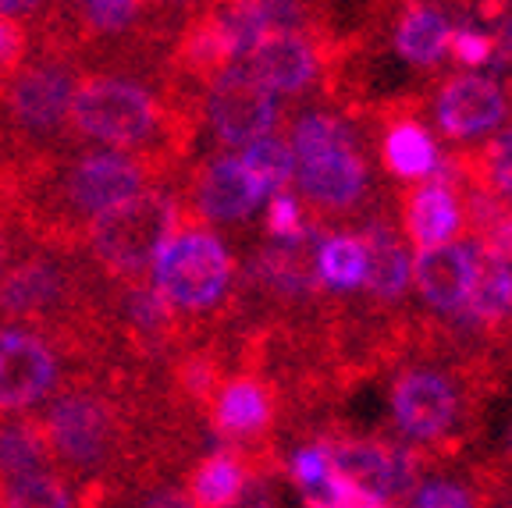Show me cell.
I'll return each mask as SVG.
<instances>
[{
    "label": "cell",
    "mask_w": 512,
    "mask_h": 508,
    "mask_svg": "<svg viewBox=\"0 0 512 508\" xmlns=\"http://www.w3.org/2000/svg\"><path fill=\"white\" fill-rule=\"evenodd\" d=\"M288 146L296 157L292 192L303 199L306 214L317 217H356L374 203L367 135L360 121L331 107H306L288 125Z\"/></svg>",
    "instance_id": "obj_1"
},
{
    "label": "cell",
    "mask_w": 512,
    "mask_h": 508,
    "mask_svg": "<svg viewBox=\"0 0 512 508\" xmlns=\"http://www.w3.org/2000/svg\"><path fill=\"white\" fill-rule=\"evenodd\" d=\"M153 288L171 306V313L217 310L235 281L232 249L207 228H178L153 260Z\"/></svg>",
    "instance_id": "obj_2"
},
{
    "label": "cell",
    "mask_w": 512,
    "mask_h": 508,
    "mask_svg": "<svg viewBox=\"0 0 512 508\" xmlns=\"http://www.w3.org/2000/svg\"><path fill=\"white\" fill-rule=\"evenodd\" d=\"M178 231V203L168 192H139L89 221V249L114 278H139Z\"/></svg>",
    "instance_id": "obj_3"
},
{
    "label": "cell",
    "mask_w": 512,
    "mask_h": 508,
    "mask_svg": "<svg viewBox=\"0 0 512 508\" xmlns=\"http://www.w3.org/2000/svg\"><path fill=\"white\" fill-rule=\"evenodd\" d=\"M75 128L93 143H104L111 150L146 143L160 125V107L150 89L118 75H96L75 86L72 114Z\"/></svg>",
    "instance_id": "obj_4"
},
{
    "label": "cell",
    "mask_w": 512,
    "mask_h": 508,
    "mask_svg": "<svg viewBox=\"0 0 512 508\" xmlns=\"http://www.w3.org/2000/svg\"><path fill=\"white\" fill-rule=\"evenodd\" d=\"M427 125L448 146L473 150L512 121V93L491 72H452L438 82L431 96Z\"/></svg>",
    "instance_id": "obj_5"
},
{
    "label": "cell",
    "mask_w": 512,
    "mask_h": 508,
    "mask_svg": "<svg viewBox=\"0 0 512 508\" xmlns=\"http://www.w3.org/2000/svg\"><path fill=\"white\" fill-rule=\"evenodd\" d=\"M203 118L214 139L228 150H246L249 143L278 132L281 96L249 72L246 61H228L207 79Z\"/></svg>",
    "instance_id": "obj_6"
},
{
    "label": "cell",
    "mask_w": 512,
    "mask_h": 508,
    "mask_svg": "<svg viewBox=\"0 0 512 508\" xmlns=\"http://www.w3.org/2000/svg\"><path fill=\"white\" fill-rule=\"evenodd\" d=\"M331 462L349 480L370 505H388V501L409 494L420 484V459L413 448L392 437L374 434H349V437H328Z\"/></svg>",
    "instance_id": "obj_7"
},
{
    "label": "cell",
    "mask_w": 512,
    "mask_h": 508,
    "mask_svg": "<svg viewBox=\"0 0 512 508\" xmlns=\"http://www.w3.org/2000/svg\"><path fill=\"white\" fill-rule=\"evenodd\" d=\"M50 452L75 469H96L118 445V416L93 391H68L50 405L43 420Z\"/></svg>",
    "instance_id": "obj_8"
},
{
    "label": "cell",
    "mask_w": 512,
    "mask_h": 508,
    "mask_svg": "<svg viewBox=\"0 0 512 508\" xmlns=\"http://www.w3.org/2000/svg\"><path fill=\"white\" fill-rule=\"evenodd\" d=\"M61 377L54 345L25 327L0 331V413H18L43 402Z\"/></svg>",
    "instance_id": "obj_9"
},
{
    "label": "cell",
    "mask_w": 512,
    "mask_h": 508,
    "mask_svg": "<svg viewBox=\"0 0 512 508\" xmlns=\"http://www.w3.org/2000/svg\"><path fill=\"white\" fill-rule=\"evenodd\" d=\"M146 185V171L125 150H96L79 157L64 178V199L75 214L89 217L118 207L125 199L139 196Z\"/></svg>",
    "instance_id": "obj_10"
},
{
    "label": "cell",
    "mask_w": 512,
    "mask_h": 508,
    "mask_svg": "<svg viewBox=\"0 0 512 508\" xmlns=\"http://www.w3.org/2000/svg\"><path fill=\"white\" fill-rule=\"evenodd\" d=\"M242 61L281 100L285 96H306L324 79V54H320V43L306 29L267 32Z\"/></svg>",
    "instance_id": "obj_11"
},
{
    "label": "cell",
    "mask_w": 512,
    "mask_h": 508,
    "mask_svg": "<svg viewBox=\"0 0 512 508\" xmlns=\"http://www.w3.org/2000/svg\"><path fill=\"white\" fill-rule=\"evenodd\" d=\"M395 221L406 235L409 246L431 249L456 242L466 231L463 199L459 189L445 178H424V182H409V189L395 203Z\"/></svg>",
    "instance_id": "obj_12"
},
{
    "label": "cell",
    "mask_w": 512,
    "mask_h": 508,
    "mask_svg": "<svg viewBox=\"0 0 512 508\" xmlns=\"http://www.w3.org/2000/svg\"><path fill=\"white\" fill-rule=\"evenodd\" d=\"M192 203L200 210V217L214 224H239L249 221L256 210L267 203V192L260 189L249 167L242 164L239 153H224L214 157L192 185Z\"/></svg>",
    "instance_id": "obj_13"
},
{
    "label": "cell",
    "mask_w": 512,
    "mask_h": 508,
    "mask_svg": "<svg viewBox=\"0 0 512 508\" xmlns=\"http://www.w3.org/2000/svg\"><path fill=\"white\" fill-rule=\"evenodd\" d=\"M456 18L441 0H406L392 22V50L413 72H438L448 61Z\"/></svg>",
    "instance_id": "obj_14"
},
{
    "label": "cell",
    "mask_w": 512,
    "mask_h": 508,
    "mask_svg": "<svg viewBox=\"0 0 512 508\" xmlns=\"http://www.w3.org/2000/svg\"><path fill=\"white\" fill-rule=\"evenodd\" d=\"M470 274H473L470 239L420 249L413 260V288L420 292L424 306L438 320L456 317V313L466 310Z\"/></svg>",
    "instance_id": "obj_15"
},
{
    "label": "cell",
    "mask_w": 512,
    "mask_h": 508,
    "mask_svg": "<svg viewBox=\"0 0 512 508\" xmlns=\"http://www.w3.org/2000/svg\"><path fill=\"white\" fill-rule=\"evenodd\" d=\"M441 146L434 128L416 114H388L377 135V160L395 182H424L441 167Z\"/></svg>",
    "instance_id": "obj_16"
},
{
    "label": "cell",
    "mask_w": 512,
    "mask_h": 508,
    "mask_svg": "<svg viewBox=\"0 0 512 508\" xmlns=\"http://www.w3.org/2000/svg\"><path fill=\"white\" fill-rule=\"evenodd\" d=\"M75 79L57 64H36L11 82V114L29 132H54L72 114Z\"/></svg>",
    "instance_id": "obj_17"
},
{
    "label": "cell",
    "mask_w": 512,
    "mask_h": 508,
    "mask_svg": "<svg viewBox=\"0 0 512 508\" xmlns=\"http://www.w3.org/2000/svg\"><path fill=\"white\" fill-rule=\"evenodd\" d=\"M214 427L232 441L253 445L274 423V391L260 377H235L221 384L210 398Z\"/></svg>",
    "instance_id": "obj_18"
},
{
    "label": "cell",
    "mask_w": 512,
    "mask_h": 508,
    "mask_svg": "<svg viewBox=\"0 0 512 508\" xmlns=\"http://www.w3.org/2000/svg\"><path fill=\"white\" fill-rule=\"evenodd\" d=\"M68 285L72 281L64 278V270L57 263L25 260L0 281V310L22 320L50 317L68 299Z\"/></svg>",
    "instance_id": "obj_19"
},
{
    "label": "cell",
    "mask_w": 512,
    "mask_h": 508,
    "mask_svg": "<svg viewBox=\"0 0 512 508\" xmlns=\"http://www.w3.org/2000/svg\"><path fill=\"white\" fill-rule=\"evenodd\" d=\"M470 239V235H466ZM470 295H466V317H473L480 327H488V334L495 327L512 320V260L495 249L480 246L477 239H470Z\"/></svg>",
    "instance_id": "obj_20"
},
{
    "label": "cell",
    "mask_w": 512,
    "mask_h": 508,
    "mask_svg": "<svg viewBox=\"0 0 512 508\" xmlns=\"http://www.w3.org/2000/svg\"><path fill=\"white\" fill-rule=\"evenodd\" d=\"M313 274H317V285L328 292H360L367 278V246L360 235L352 231L324 235L313 249Z\"/></svg>",
    "instance_id": "obj_21"
},
{
    "label": "cell",
    "mask_w": 512,
    "mask_h": 508,
    "mask_svg": "<svg viewBox=\"0 0 512 508\" xmlns=\"http://www.w3.org/2000/svg\"><path fill=\"white\" fill-rule=\"evenodd\" d=\"M452 167L459 175L484 185L502 207L512 210V121L505 128H498L491 139H484L480 150H470L466 157L452 153Z\"/></svg>",
    "instance_id": "obj_22"
},
{
    "label": "cell",
    "mask_w": 512,
    "mask_h": 508,
    "mask_svg": "<svg viewBox=\"0 0 512 508\" xmlns=\"http://www.w3.org/2000/svg\"><path fill=\"white\" fill-rule=\"evenodd\" d=\"M249 469L242 462V455L235 452H214L210 459H203L196 466L189 480V498L196 501V508H232V501L239 498L242 484H246Z\"/></svg>",
    "instance_id": "obj_23"
},
{
    "label": "cell",
    "mask_w": 512,
    "mask_h": 508,
    "mask_svg": "<svg viewBox=\"0 0 512 508\" xmlns=\"http://www.w3.org/2000/svg\"><path fill=\"white\" fill-rule=\"evenodd\" d=\"M0 508H75V494L50 469H29L0 477Z\"/></svg>",
    "instance_id": "obj_24"
},
{
    "label": "cell",
    "mask_w": 512,
    "mask_h": 508,
    "mask_svg": "<svg viewBox=\"0 0 512 508\" xmlns=\"http://www.w3.org/2000/svg\"><path fill=\"white\" fill-rule=\"evenodd\" d=\"M239 157L267 196H274L281 189H292L296 157H292V146H288V139L281 132H271L264 139H256V143H249L246 150H239Z\"/></svg>",
    "instance_id": "obj_25"
},
{
    "label": "cell",
    "mask_w": 512,
    "mask_h": 508,
    "mask_svg": "<svg viewBox=\"0 0 512 508\" xmlns=\"http://www.w3.org/2000/svg\"><path fill=\"white\" fill-rule=\"evenodd\" d=\"M50 445L43 427L36 423H8L0 427V477H15V473H29V469H47Z\"/></svg>",
    "instance_id": "obj_26"
},
{
    "label": "cell",
    "mask_w": 512,
    "mask_h": 508,
    "mask_svg": "<svg viewBox=\"0 0 512 508\" xmlns=\"http://www.w3.org/2000/svg\"><path fill=\"white\" fill-rule=\"evenodd\" d=\"M264 228L271 231L274 242H299L310 235V224H306V207L303 199L292 189H281L274 196H267L264 203Z\"/></svg>",
    "instance_id": "obj_27"
},
{
    "label": "cell",
    "mask_w": 512,
    "mask_h": 508,
    "mask_svg": "<svg viewBox=\"0 0 512 508\" xmlns=\"http://www.w3.org/2000/svg\"><path fill=\"white\" fill-rule=\"evenodd\" d=\"M491 57H495L491 32L473 22H456L452 40H448V61L463 72H484V68H491Z\"/></svg>",
    "instance_id": "obj_28"
},
{
    "label": "cell",
    "mask_w": 512,
    "mask_h": 508,
    "mask_svg": "<svg viewBox=\"0 0 512 508\" xmlns=\"http://www.w3.org/2000/svg\"><path fill=\"white\" fill-rule=\"evenodd\" d=\"M477 484H466L456 477H427L420 487H413V505L409 508H480Z\"/></svg>",
    "instance_id": "obj_29"
},
{
    "label": "cell",
    "mask_w": 512,
    "mask_h": 508,
    "mask_svg": "<svg viewBox=\"0 0 512 508\" xmlns=\"http://www.w3.org/2000/svg\"><path fill=\"white\" fill-rule=\"evenodd\" d=\"M86 11V25L93 32H125L128 25L136 22L139 0H82Z\"/></svg>",
    "instance_id": "obj_30"
},
{
    "label": "cell",
    "mask_w": 512,
    "mask_h": 508,
    "mask_svg": "<svg viewBox=\"0 0 512 508\" xmlns=\"http://www.w3.org/2000/svg\"><path fill=\"white\" fill-rule=\"evenodd\" d=\"M491 40H495V57H491V68L498 72H512V8L491 25Z\"/></svg>",
    "instance_id": "obj_31"
},
{
    "label": "cell",
    "mask_w": 512,
    "mask_h": 508,
    "mask_svg": "<svg viewBox=\"0 0 512 508\" xmlns=\"http://www.w3.org/2000/svg\"><path fill=\"white\" fill-rule=\"evenodd\" d=\"M232 508H274V484L267 477L249 473L246 484H242V491H239V498L232 501Z\"/></svg>",
    "instance_id": "obj_32"
},
{
    "label": "cell",
    "mask_w": 512,
    "mask_h": 508,
    "mask_svg": "<svg viewBox=\"0 0 512 508\" xmlns=\"http://www.w3.org/2000/svg\"><path fill=\"white\" fill-rule=\"evenodd\" d=\"M22 47H25V36H22V29L15 25V18L0 15V72H4V68H11V64L22 57Z\"/></svg>",
    "instance_id": "obj_33"
},
{
    "label": "cell",
    "mask_w": 512,
    "mask_h": 508,
    "mask_svg": "<svg viewBox=\"0 0 512 508\" xmlns=\"http://www.w3.org/2000/svg\"><path fill=\"white\" fill-rule=\"evenodd\" d=\"M139 508H196V501L178 487H157L153 494H146Z\"/></svg>",
    "instance_id": "obj_34"
},
{
    "label": "cell",
    "mask_w": 512,
    "mask_h": 508,
    "mask_svg": "<svg viewBox=\"0 0 512 508\" xmlns=\"http://www.w3.org/2000/svg\"><path fill=\"white\" fill-rule=\"evenodd\" d=\"M36 8H40V0H0V15L4 18H22Z\"/></svg>",
    "instance_id": "obj_35"
},
{
    "label": "cell",
    "mask_w": 512,
    "mask_h": 508,
    "mask_svg": "<svg viewBox=\"0 0 512 508\" xmlns=\"http://www.w3.org/2000/svg\"><path fill=\"white\" fill-rule=\"evenodd\" d=\"M0 267H4V239H0Z\"/></svg>",
    "instance_id": "obj_36"
},
{
    "label": "cell",
    "mask_w": 512,
    "mask_h": 508,
    "mask_svg": "<svg viewBox=\"0 0 512 508\" xmlns=\"http://www.w3.org/2000/svg\"><path fill=\"white\" fill-rule=\"evenodd\" d=\"M370 508H392V505H370Z\"/></svg>",
    "instance_id": "obj_37"
}]
</instances>
